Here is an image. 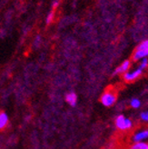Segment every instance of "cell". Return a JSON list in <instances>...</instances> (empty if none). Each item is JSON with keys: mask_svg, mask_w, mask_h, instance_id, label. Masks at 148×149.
<instances>
[{"mask_svg": "<svg viewBox=\"0 0 148 149\" xmlns=\"http://www.w3.org/2000/svg\"><path fill=\"white\" fill-rule=\"evenodd\" d=\"M147 138H148V129L140 131V132L136 133L135 135L133 136V140H134L135 143L142 142L143 140H145Z\"/></svg>", "mask_w": 148, "mask_h": 149, "instance_id": "6", "label": "cell"}, {"mask_svg": "<svg viewBox=\"0 0 148 149\" xmlns=\"http://www.w3.org/2000/svg\"><path fill=\"white\" fill-rule=\"evenodd\" d=\"M54 15H55L54 11H52L47 16V24H50L51 22H52V20H53V18H54Z\"/></svg>", "mask_w": 148, "mask_h": 149, "instance_id": "12", "label": "cell"}, {"mask_svg": "<svg viewBox=\"0 0 148 149\" xmlns=\"http://www.w3.org/2000/svg\"><path fill=\"white\" fill-rule=\"evenodd\" d=\"M142 72H143V70H141L140 68H137L133 72H126L125 74H124V79L127 82L133 81V80L138 78L140 76H141Z\"/></svg>", "mask_w": 148, "mask_h": 149, "instance_id": "4", "label": "cell"}, {"mask_svg": "<svg viewBox=\"0 0 148 149\" xmlns=\"http://www.w3.org/2000/svg\"><path fill=\"white\" fill-rule=\"evenodd\" d=\"M147 66H148V58L146 57V58L142 59V61H141V63H140V65H139V68H140L141 70H143V69L146 68Z\"/></svg>", "mask_w": 148, "mask_h": 149, "instance_id": "11", "label": "cell"}, {"mask_svg": "<svg viewBox=\"0 0 148 149\" xmlns=\"http://www.w3.org/2000/svg\"><path fill=\"white\" fill-rule=\"evenodd\" d=\"M65 100L70 106L75 107L76 104V101H77V96H76V95L75 93H69V94L66 95Z\"/></svg>", "mask_w": 148, "mask_h": 149, "instance_id": "7", "label": "cell"}, {"mask_svg": "<svg viewBox=\"0 0 148 149\" xmlns=\"http://www.w3.org/2000/svg\"><path fill=\"white\" fill-rule=\"evenodd\" d=\"M130 149H147V144L144 142H138L133 145Z\"/></svg>", "mask_w": 148, "mask_h": 149, "instance_id": "9", "label": "cell"}, {"mask_svg": "<svg viewBox=\"0 0 148 149\" xmlns=\"http://www.w3.org/2000/svg\"><path fill=\"white\" fill-rule=\"evenodd\" d=\"M57 6H58V2L56 1V2H55V3H54V5H53V8L55 9V8H56V7Z\"/></svg>", "mask_w": 148, "mask_h": 149, "instance_id": "14", "label": "cell"}, {"mask_svg": "<svg viewBox=\"0 0 148 149\" xmlns=\"http://www.w3.org/2000/svg\"><path fill=\"white\" fill-rule=\"evenodd\" d=\"M115 125L117 126V128H119L120 130H126V129L131 128L132 121L130 119L124 117V116H118L115 118Z\"/></svg>", "mask_w": 148, "mask_h": 149, "instance_id": "2", "label": "cell"}, {"mask_svg": "<svg viewBox=\"0 0 148 149\" xmlns=\"http://www.w3.org/2000/svg\"><path fill=\"white\" fill-rule=\"evenodd\" d=\"M7 122H8V117H7L6 114L0 113V130L5 127Z\"/></svg>", "mask_w": 148, "mask_h": 149, "instance_id": "8", "label": "cell"}, {"mask_svg": "<svg viewBox=\"0 0 148 149\" xmlns=\"http://www.w3.org/2000/svg\"><path fill=\"white\" fill-rule=\"evenodd\" d=\"M147 149H148V145H147Z\"/></svg>", "mask_w": 148, "mask_h": 149, "instance_id": "15", "label": "cell"}, {"mask_svg": "<svg viewBox=\"0 0 148 149\" xmlns=\"http://www.w3.org/2000/svg\"><path fill=\"white\" fill-rule=\"evenodd\" d=\"M131 106L134 108H139L140 106H141V102H140V100L137 98H133L131 100Z\"/></svg>", "mask_w": 148, "mask_h": 149, "instance_id": "10", "label": "cell"}, {"mask_svg": "<svg viewBox=\"0 0 148 149\" xmlns=\"http://www.w3.org/2000/svg\"><path fill=\"white\" fill-rule=\"evenodd\" d=\"M130 65H131V63H130V61L129 60H125V61H124L118 68L115 69V71L114 72V74H113V76H115V74H125L127 72V70L130 68Z\"/></svg>", "mask_w": 148, "mask_h": 149, "instance_id": "5", "label": "cell"}, {"mask_svg": "<svg viewBox=\"0 0 148 149\" xmlns=\"http://www.w3.org/2000/svg\"><path fill=\"white\" fill-rule=\"evenodd\" d=\"M141 118L144 121H148V111L143 112V113L141 114Z\"/></svg>", "mask_w": 148, "mask_h": 149, "instance_id": "13", "label": "cell"}, {"mask_svg": "<svg viewBox=\"0 0 148 149\" xmlns=\"http://www.w3.org/2000/svg\"><path fill=\"white\" fill-rule=\"evenodd\" d=\"M148 56V39L143 41L139 46L136 47L133 58L134 60H140V59H144Z\"/></svg>", "mask_w": 148, "mask_h": 149, "instance_id": "1", "label": "cell"}, {"mask_svg": "<svg viewBox=\"0 0 148 149\" xmlns=\"http://www.w3.org/2000/svg\"><path fill=\"white\" fill-rule=\"evenodd\" d=\"M115 100H116V97L112 92H106L101 96V102L103 105L106 107H111L112 105H114Z\"/></svg>", "mask_w": 148, "mask_h": 149, "instance_id": "3", "label": "cell"}]
</instances>
